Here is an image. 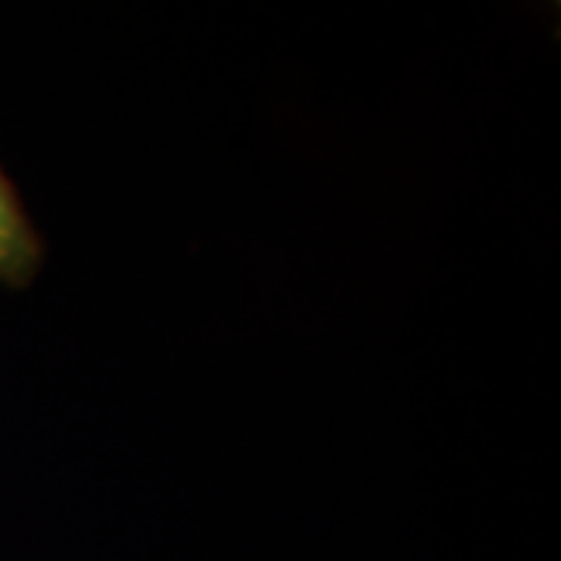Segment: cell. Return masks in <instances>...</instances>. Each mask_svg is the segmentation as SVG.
<instances>
[{
    "instance_id": "1",
    "label": "cell",
    "mask_w": 561,
    "mask_h": 561,
    "mask_svg": "<svg viewBox=\"0 0 561 561\" xmlns=\"http://www.w3.org/2000/svg\"><path fill=\"white\" fill-rule=\"evenodd\" d=\"M44 262L41 234L28 219L13 181L0 169V284L28 287Z\"/></svg>"
}]
</instances>
